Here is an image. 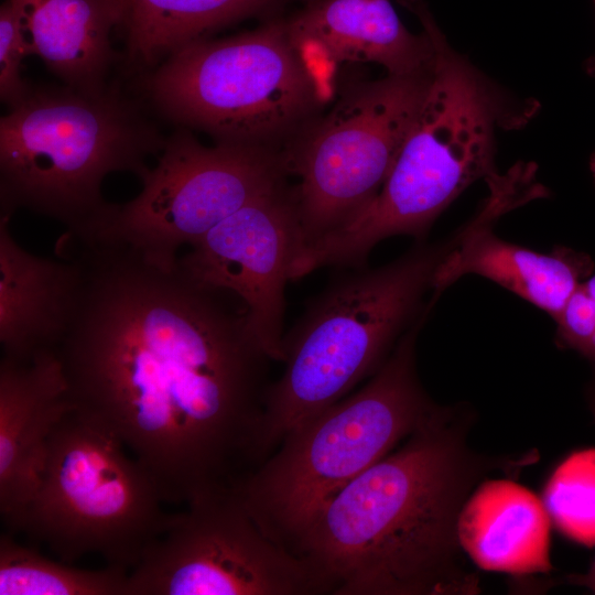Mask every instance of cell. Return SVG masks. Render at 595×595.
<instances>
[{
  "instance_id": "cell-1",
  "label": "cell",
  "mask_w": 595,
  "mask_h": 595,
  "mask_svg": "<svg viewBox=\"0 0 595 595\" xmlns=\"http://www.w3.org/2000/svg\"><path fill=\"white\" fill-rule=\"evenodd\" d=\"M82 281L54 349L74 408L111 431L166 504L236 488L264 459L269 361L234 294L130 247L68 241Z\"/></svg>"
},
{
  "instance_id": "cell-2",
  "label": "cell",
  "mask_w": 595,
  "mask_h": 595,
  "mask_svg": "<svg viewBox=\"0 0 595 595\" xmlns=\"http://www.w3.org/2000/svg\"><path fill=\"white\" fill-rule=\"evenodd\" d=\"M475 413L437 405L396 452L333 496L298 537L334 595H476L464 564L459 511L494 472L517 476L538 451L491 456L467 441Z\"/></svg>"
},
{
  "instance_id": "cell-3",
  "label": "cell",
  "mask_w": 595,
  "mask_h": 595,
  "mask_svg": "<svg viewBox=\"0 0 595 595\" xmlns=\"http://www.w3.org/2000/svg\"><path fill=\"white\" fill-rule=\"evenodd\" d=\"M399 1L433 44L426 96L380 192L347 225L302 251L298 266L304 274L323 267L359 268L391 236L424 240L470 184L497 173V132L527 126L539 110L538 101L510 95L453 48L422 0Z\"/></svg>"
},
{
  "instance_id": "cell-4",
  "label": "cell",
  "mask_w": 595,
  "mask_h": 595,
  "mask_svg": "<svg viewBox=\"0 0 595 595\" xmlns=\"http://www.w3.org/2000/svg\"><path fill=\"white\" fill-rule=\"evenodd\" d=\"M166 138L117 89L29 87L0 119L1 215L24 208L82 238L107 215L101 185L112 172L140 176Z\"/></svg>"
},
{
  "instance_id": "cell-5",
  "label": "cell",
  "mask_w": 595,
  "mask_h": 595,
  "mask_svg": "<svg viewBox=\"0 0 595 595\" xmlns=\"http://www.w3.org/2000/svg\"><path fill=\"white\" fill-rule=\"evenodd\" d=\"M458 238L414 247L392 262L332 282L283 337L284 370L266 401L267 457L298 424L339 401L387 360L400 337L431 310L437 267Z\"/></svg>"
},
{
  "instance_id": "cell-6",
  "label": "cell",
  "mask_w": 595,
  "mask_h": 595,
  "mask_svg": "<svg viewBox=\"0 0 595 595\" xmlns=\"http://www.w3.org/2000/svg\"><path fill=\"white\" fill-rule=\"evenodd\" d=\"M336 68L298 47L275 19L182 47L145 89L162 116L215 142L283 150L334 99Z\"/></svg>"
},
{
  "instance_id": "cell-7",
  "label": "cell",
  "mask_w": 595,
  "mask_h": 595,
  "mask_svg": "<svg viewBox=\"0 0 595 595\" xmlns=\"http://www.w3.org/2000/svg\"><path fill=\"white\" fill-rule=\"evenodd\" d=\"M426 311L355 394L294 426L237 487L262 530L292 551L320 509L436 409L420 383L415 345Z\"/></svg>"
},
{
  "instance_id": "cell-8",
  "label": "cell",
  "mask_w": 595,
  "mask_h": 595,
  "mask_svg": "<svg viewBox=\"0 0 595 595\" xmlns=\"http://www.w3.org/2000/svg\"><path fill=\"white\" fill-rule=\"evenodd\" d=\"M154 482L122 442L72 407L54 428L36 491L17 533L73 563L98 554L131 571L174 526Z\"/></svg>"
},
{
  "instance_id": "cell-9",
  "label": "cell",
  "mask_w": 595,
  "mask_h": 595,
  "mask_svg": "<svg viewBox=\"0 0 595 595\" xmlns=\"http://www.w3.org/2000/svg\"><path fill=\"white\" fill-rule=\"evenodd\" d=\"M432 71L347 86L328 111L284 147L289 173L299 178L292 194L301 250L343 228L380 192L424 101Z\"/></svg>"
},
{
  "instance_id": "cell-10",
  "label": "cell",
  "mask_w": 595,
  "mask_h": 595,
  "mask_svg": "<svg viewBox=\"0 0 595 595\" xmlns=\"http://www.w3.org/2000/svg\"><path fill=\"white\" fill-rule=\"evenodd\" d=\"M283 150L237 143L206 147L188 129L167 137L154 167L139 177L141 192L111 204L83 244L130 247L165 269L177 251L247 204L286 184Z\"/></svg>"
},
{
  "instance_id": "cell-11",
  "label": "cell",
  "mask_w": 595,
  "mask_h": 595,
  "mask_svg": "<svg viewBox=\"0 0 595 595\" xmlns=\"http://www.w3.org/2000/svg\"><path fill=\"white\" fill-rule=\"evenodd\" d=\"M320 594H332L328 583L262 530L236 488L190 502L126 587V595Z\"/></svg>"
},
{
  "instance_id": "cell-12",
  "label": "cell",
  "mask_w": 595,
  "mask_h": 595,
  "mask_svg": "<svg viewBox=\"0 0 595 595\" xmlns=\"http://www.w3.org/2000/svg\"><path fill=\"white\" fill-rule=\"evenodd\" d=\"M302 247L288 184L247 204L178 257L194 280L234 294L247 327L272 361H283L285 285Z\"/></svg>"
},
{
  "instance_id": "cell-13",
  "label": "cell",
  "mask_w": 595,
  "mask_h": 595,
  "mask_svg": "<svg viewBox=\"0 0 595 595\" xmlns=\"http://www.w3.org/2000/svg\"><path fill=\"white\" fill-rule=\"evenodd\" d=\"M537 171L533 162H518L506 173L497 172L486 180L488 196L475 216L458 229L456 244L435 271V300L463 275L477 274L555 320L576 288L592 274L594 261L585 252L563 246L538 252L495 235L494 226L501 216L549 195L537 180Z\"/></svg>"
},
{
  "instance_id": "cell-14",
  "label": "cell",
  "mask_w": 595,
  "mask_h": 595,
  "mask_svg": "<svg viewBox=\"0 0 595 595\" xmlns=\"http://www.w3.org/2000/svg\"><path fill=\"white\" fill-rule=\"evenodd\" d=\"M73 407L55 350L0 361V515L7 532L17 533L33 498L48 439Z\"/></svg>"
},
{
  "instance_id": "cell-15",
  "label": "cell",
  "mask_w": 595,
  "mask_h": 595,
  "mask_svg": "<svg viewBox=\"0 0 595 595\" xmlns=\"http://www.w3.org/2000/svg\"><path fill=\"white\" fill-rule=\"evenodd\" d=\"M286 25L298 47L336 67L374 63L405 75L433 66L430 36L410 32L390 0H309Z\"/></svg>"
},
{
  "instance_id": "cell-16",
  "label": "cell",
  "mask_w": 595,
  "mask_h": 595,
  "mask_svg": "<svg viewBox=\"0 0 595 595\" xmlns=\"http://www.w3.org/2000/svg\"><path fill=\"white\" fill-rule=\"evenodd\" d=\"M9 216L0 217V344L2 356L24 359L54 350L79 293L82 269L71 255H33L14 239Z\"/></svg>"
},
{
  "instance_id": "cell-17",
  "label": "cell",
  "mask_w": 595,
  "mask_h": 595,
  "mask_svg": "<svg viewBox=\"0 0 595 595\" xmlns=\"http://www.w3.org/2000/svg\"><path fill=\"white\" fill-rule=\"evenodd\" d=\"M551 520L531 490L512 479H484L457 519L462 550L482 570L528 575L549 573Z\"/></svg>"
},
{
  "instance_id": "cell-18",
  "label": "cell",
  "mask_w": 595,
  "mask_h": 595,
  "mask_svg": "<svg viewBox=\"0 0 595 595\" xmlns=\"http://www.w3.org/2000/svg\"><path fill=\"white\" fill-rule=\"evenodd\" d=\"M26 55L39 56L65 85L99 91L113 61L112 29L122 24L116 0H9Z\"/></svg>"
},
{
  "instance_id": "cell-19",
  "label": "cell",
  "mask_w": 595,
  "mask_h": 595,
  "mask_svg": "<svg viewBox=\"0 0 595 595\" xmlns=\"http://www.w3.org/2000/svg\"><path fill=\"white\" fill-rule=\"evenodd\" d=\"M283 0H125L122 24L129 57L153 67L215 31Z\"/></svg>"
},
{
  "instance_id": "cell-20",
  "label": "cell",
  "mask_w": 595,
  "mask_h": 595,
  "mask_svg": "<svg viewBox=\"0 0 595 595\" xmlns=\"http://www.w3.org/2000/svg\"><path fill=\"white\" fill-rule=\"evenodd\" d=\"M128 571L106 565L82 569L46 558L3 532L0 595H126Z\"/></svg>"
},
{
  "instance_id": "cell-21",
  "label": "cell",
  "mask_w": 595,
  "mask_h": 595,
  "mask_svg": "<svg viewBox=\"0 0 595 595\" xmlns=\"http://www.w3.org/2000/svg\"><path fill=\"white\" fill-rule=\"evenodd\" d=\"M542 502L563 534L595 545V448L573 453L554 469Z\"/></svg>"
},
{
  "instance_id": "cell-22",
  "label": "cell",
  "mask_w": 595,
  "mask_h": 595,
  "mask_svg": "<svg viewBox=\"0 0 595 595\" xmlns=\"http://www.w3.org/2000/svg\"><path fill=\"white\" fill-rule=\"evenodd\" d=\"M556 322V343L595 364V274L567 300Z\"/></svg>"
},
{
  "instance_id": "cell-23",
  "label": "cell",
  "mask_w": 595,
  "mask_h": 595,
  "mask_svg": "<svg viewBox=\"0 0 595 595\" xmlns=\"http://www.w3.org/2000/svg\"><path fill=\"white\" fill-rule=\"evenodd\" d=\"M25 56L18 15L6 0L0 7V98L8 107L18 104L30 87L21 76Z\"/></svg>"
},
{
  "instance_id": "cell-24",
  "label": "cell",
  "mask_w": 595,
  "mask_h": 595,
  "mask_svg": "<svg viewBox=\"0 0 595 595\" xmlns=\"http://www.w3.org/2000/svg\"><path fill=\"white\" fill-rule=\"evenodd\" d=\"M588 402L595 420V381L591 385L588 390ZM566 580L571 584L585 586L595 593V559L587 573L583 575H570Z\"/></svg>"
},
{
  "instance_id": "cell-25",
  "label": "cell",
  "mask_w": 595,
  "mask_h": 595,
  "mask_svg": "<svg viewBox=\"0 0 595 595\" xmlns=\"http://www.w3.org/2000/svg\"><path fill=\"white\" fill-rule=\"evenodd\" d=\"M585 69H586V72H587L591 76L595 77V56L589 57V58L586 61V63H585Z\"/></svg>"
},
{
  "instance_id": "cell-26",
  "label": "cell",
  "mask_w": 595,
  "mask_h": 595,
  "mask_svg": "<svg viewBox=\"0 0 595 595\" xmlns=\"http://www.w3.org/2000/svg\"><path fill=\"white\" fill-rule=\"evenodd\" d=\"M589 170H591L592 177L595 184V152L591 155V159H589Z\"/></svg>"
},
{
  "instance_id": "cell-27",
  "label": "cell",
  "mask_w": 595,
  "mask_h": 595,
  "mask_svg": "<svg viewBox=\"0 0 595 595\" xmlns=\"http://www.w3.org/2000/svg\"><path fill=\"white\" fill-rule=\"evenodd\" d=\"M117 3L119 4L121 11H122V14L125 13V0H116Z\"/></svg>"
},
{
  "instance_id": "cell-28",
  "label": "cell",
  "mask_w": 595,
  "mask_h": 595,
  "mask_svg": "<svg viewBox=\"0 0 595 595\" xmlns=\"http://www.w3.org/2000/svg\"><path fill=\"white\" fill-rule=\"evenodd\" d=\"M594 2H595V0H594Z\"/></svg>"
}]
</instances>
